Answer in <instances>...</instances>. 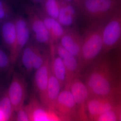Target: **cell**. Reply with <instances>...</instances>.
Here are the masks:
<instances>
[{
  "instance_id": "obj_1",
  "label": "cell",
  "mask_w": 121,
  "mask_h": 121,
  "mask_svg": "<svg viewBox=\"0 0 121 121\" xmlns=\"http://www.w3.org/2000/svg\"><path fill=\"white\" fill-rule=\"evenodd\" d=\"M108 53L101 55L88 67L84 83L90 97L121 95L120 58L113 59Z\"/></svg>"
},
{
  "instance_id": "obj_2",
  "label": "cell",
  "mask_w": 121,
  "mask_h": 121,
  "mask_svg": "<svg viewBox=\"0 0 121 121\" xmlns=\"http://www.w3.org/2000/svg\"><path fill=\"white\" fill-rule=\"evenodd\" d=\"M106 21L88 22L84 29L82 35V46L79 61L81 71L89 67L102 55L103 29Z\"/></svg>"
},
{
  "instance_id": "obj_3",
  "label": "cell",
  "mask_w": 121,
  "mask_h": 121,
  "mask_svg": "<svg viewBox=\"0 0 121 121\" xmlns=\"http://www.w3.org/2000/svg\"><path fill=\"white\" fill-rule=\"evenodd\" d=\"M77 8L87 22L106 21L121 8V0H80Z\"/></svg>"
},
{
  "instance_id": "obj_4",
  "label": "cell",
  "mask_w": 121,
  "mask_h": 121,
  "mask_svg": "<svg viewBox=\"0 0 121 121\" xmlns=\"http://www.w3.org/2000/svg\"><path fill=\"white\" fill-rule=\"evenodd\" d=\"M20 6L29 25L31 38L37 43L49 46L52 43L50 34L36 11L34 4L23 1Z\"/></svg>"
},
{
  "instance_id": "obj_5",
  "label": "cell",
  "mask_w": 121,
  "mask_h": 121,
  "mask_svg": "<svg viewBox=\"0 0 121 121\" xmlns=\"http://www.w3.org/2000/svg\"><path fill=\"white\" fill-rule=\"evenodd\" d=\"M103 54L119 47L121 40V9H118L104 24L102 32Z\"/></svg>"
},
{
  "instance_id": "obj_6",
  "label": "cell",
  "mask_w": 121,
  "mask_h": 121,
  "mask_svg": "<svg viewBox=\"0 0 121 121\" xmlns=\"http://www.w3.org/2000/svg\"><path fill=\"white\" fill-rule=\"evenodd\" d=\"M24 107L29 121H60L65 119L55 111L44 106L35 94H31L28 104L24 105Z\"/></svg>"
},
{
  "instance_id": "obj_7",
  "label": "cell",
  "mask_w": 121,
  "mask_h": 121,
  "mask_svg": "<svg viewBox=\"0 0 121 121\" xmlns=\"http://www.w3.org/2000/svg\"><path fill=\"white\" fill-rule=\"evenodd\" d=\"M15 21L16 29V43L15 51L11 58L12 66L18 60L22 50L31 39L30 27L25 16L21 13H16Z\"/></svg>"
},
{
  "instance_id": "obj_8",
  "label": "cell",
  "mask_w": 121,
  "mask_h": 121,
  "mask_svg": "<svg viewBox=\"0 0 121 121\" xmlns=\"http://www.w3.org/2000/svg\"><path fill=\"white\" fill-rule=\"evenodd\" d=\"M64 87L56 99L55 111L66 120L79 119L77 105L70 89Z\"/></svg>"
},
{
  "instance_id": "obj_9",
  "label": "cell",
  "mask_w": 121,
  "mask_h": 121,
  "mask_svg": "<svg viewBox=\"0 0 121 121\" xmlns=\"http://www.w3.org/2000/svg\"><path fill=\"white\" fill-rule=\"evenodd\" d=\"M69 88L77 105L79 119L82 121L88 120L86 112L90 95L86 86L78 76L72 80Z\"/></svg>"
},
{
  "instance_id": "obj_10",
  "label": "cell",
  "mask_w": 121,
  "mask_h": 121,
  "mask_svg": "<svg viewBox=\"0 0 121 121\" xmlns=\"http://www.w3.org/2000/svg\"><path fill=\"white\" fill-rule=\"evenodd\" d=\"M26 87L24 76L17 72H14L7 91L15 112L24 106L26 96Z\"/></svg>"
},
{
  "instance_id": "obj_11",
  "label": "cell",
  "mask_w": 121,
  "mask_h": 121,
  "mask_svg": "<svg viewBox=\"0 0 121 121\" xmlns=\"http://www.w3.org/2000/svg\"><path fill=\"white\" fill-rule=\"evenodd\" d=\"M120 96L89 97L86 105L88 119L93 121L95 117L121 103Z\"/></svg>"
},
{
  "instance_id": "obj_12",
  "label": "cell",
  "mask_w": 121,
  "mask_h": 121,
  "mask_svg": "<svg viewBox=\"0 0 121 121\" xmlns=\"http://www.w3.org/2000/svg\"><path fill=\"white\" fill-rule=\"evenodd\" d=\"M51 70V56L50 52L44 62L35 71L34 77V86L39 99L45 106L46 94Z\"/></svg>"
},
{
  "instance_id": "obj_13",
  "label": "cell",
  "mask_w": 121,
  "mask_h": 121,
  "mask_svg": "<svg viewBox=\"0 0 121 121\" xmlns=\"http://www.w3.org/2000/svg\"><path fill=\"white\" fill-rule=\"evenodd\" d=\"M54 44L56 52L62 60L66 70V79L64 87L69 88L73 79L79 76L81 70L78 61L75 56L63 47L59 41Z\"/></svg>"
},
{
  "instance_id": "obj_14",
  "label": "cell",
  "mask_w": 121,
  "mask_h": 121,
  "mask_svg": "<svg viewBox=\"0 0 121 121\" xmlns=\"http://www.w3.org/2000/svg\"><path fill=\"white\" fill-rule=\"evenodd\" d=\"M82 42V35L74 27L65 29L64 34L59 41L63 47L75 56L78 62Z\"/></svg>"
},
{
  "instance_id": "obj_15",
  "label": "cell",
  "mask_w": 121,
  "mask_h": 121,
  "mask_svg": "<svg viewBox=\"0 0 121 121\" xmlns=\"http://www.w3.org/2000/svg\"><path fill=\"white\" fill-rule=\"evenodd\" d=\"M0 37L2 46L9 52L11 59L15 51L16 43L15 17L1 24Z\"/></svg>"
},
{
  "instance_id": "obj_16",
  "label": "cell",
  "mask_w": 121,
  "mask_h": 121,
  "mask_svg": "<svg viewBox=\"0 0 121 121\" xmlns=\"http://www.w3.org/2000/svg\"><path fill=\"white\" fill-rule=\"evenodd\" d=\"M35 9L43 20L44 26L49 33L51 39L54 44L59 42L65 33V29L57 20L46 15L39 5H35Z\"/></svg>"
},
{
  "instance_id": "obj_17",
  "label": "cell",
  "mask_w": 121,
  "mask_h": 121,
  "mask_svg": "<svg viewBox=\"0 0 121 121\" xmlns=\"http://www.w3.org/2000/svg\"><path fill=\"white\" fill-rule=\"evenodd\" d=\"M51 56V69L52 73L58 80L61 88L65 86L66 79L67 71L65 65L55 50V44L49 45Z\"/></svg>"
},
{
  "instance_id": "obj_18",
  "label": "cell",
  "mask_w": 121,
  "mask_h": 121,
  "mask_svg": "<svg viewBox=\"0 0 121 121\" xmlns=\"http://www.w3.org/2000/svg\"><path fill=\"white\" fill-rule=\"evenodd\" d=\"M78 9L74 5L61 0V5L57 20L66 28L74 25L78 14Z\"/></svg>"
},
{
  "instance_id": "obj_19",
  "label": "cell",
  "mask_w": 121,
  "mask_h": 121,
  "mask_svg": "<svg viewBox=\"0 0 121 121\" xmlns=\"http://www.w3.org/2000/svg\"><path fill=\"white\" fill-rule=\"evenodd\" d=\"M61 89L59 82L51 69L46 94L45 107L55 111V104Z\"/></svg>"
},
{
  "instance_id": "obj_20",
  "label": "cell",
  "mask_w": 121,
  "mask_h": 121,
  "mask_svg": "<svg viewBox=\"0 0 121 121\" xmlns=\"http://www.w3.org/2000/svg\"><path fill=\"white\" fill-rule=\"evenodd\" d=\"M36 42L31 39L24 47L20 54L21 66L25 74H29L33 71V58Z\"/></svg>"
},
{
  "instance_id": "obj_21",
  "label": "cell",
  "mask_w": 121,
  "mask_h": 121,
  "mask_svg": "<svg viewBox=\"0 0 121 121\" xmlns=\"http://www.w3.org/2000/svg\"><path fill=\"white\" fill-rule=\"evenodd\" d=\"M61 0H44L39 6L46 15L57 20Z\"/></svg>"
},
{
  "instance_id": "obj_22",
  "label": "cell",
  "mask_w": 121,
  "mask_h": 121,
  "mask_svg": "<svg viewBox=\"0 0 121 121\" xmlns=\"http://www.w3.org/2000/svg\"><path fill=\"white\" fill-rule=\"evenodd\" d=\"M0 109L4 114L7 121L12 119L15 111L9 98L7 90H1L0 91Z\"/></svg>"
},
{
  "instance_id": "obj_23",
  "label": "cell",
  "mask_w": 121,
  "mask_h": 121,
  "mask_svg": "<svg viewBox=\"0 0 121 121\" xmlns=\"http://www.w3.org/2000/svg\"><path fill=\"white\" fill-rule=\"evenodd\" d=\"M121 104L119 103L110 109L95 117L93 119V121H121Z\"/></svg>"
},
{
  "instance_id": "obj_24",
  "label": "cell",
  "mask_w": 121,
  "mask_h": 121,
  "mask_svg": "<svg viewBox=\"0 0 121 121\" xmlns=\"http://www.w3.org/2000/svg\"><path fill=\"white\" fill-rule=\"evenodd\" d=\"M13 6L6 0H0V25L15 17Z\"/></svg>"
},
{
  "instance_id": "obj_25",
  "label": "cell",
  "mask_w": 121,
  "mask_h": 121,
  "mask_svg": "<svg viewBox=\"0 0 121 121\" xmlns=\"http://www.w3.org/2000/svg\"><path fill=\"white\" fill-rule=\"evenodd\" d=\"M12 66L9 54L0 47V74L9 71Z\"/></svg>"
},
{
  "instance_id": "obj_26",
  "label": "cell",
  "mask_w": 121,
  "mask_h": 121,
  "mask_svg": "<svg viewBox=\"0 0 121 121\" xmlns=\"http://www.w3.org/2000/svg\"><path fill=\"white\" fill-rule=\"evenodd\" d=\"M17 113L16 120L19 121H29V118L24 106L16 112Z\"/></svg>"
},
{
  "instance_id": "obj_27",
  "label": "cell",
  "mask_w": 121,
  "mask_h": 121,
  "mask_svg": "<svg viewBox=\"0 0 121 121\" xmlns=\"http://www.w3.org/2000/svg\"><path fill=\"white\" fill-rule=\"evenodd\" d=\"M13 6H17L20 5L23 1L22 0H6Z\"/></svg>"
},
{
  "instance_id": "obj_28",
  "label": "cell",
  "mask_w": 121,
  "mask_h": 121,
  "mask_svg": "<svg viewBox=\"0 0 121 121\" xmlns=\"http://www.w3.org/2000/svg\"><path fill=\"white\" fill-rule=\"evenodd\" d=\"M65 2H68L72 4V2H74V5H75L76 7H78L79 3L80 2V0H63Z\"/></svg>"
},
{
  "instance_id": "obj_29",
  "label": "cell",
  "mask_w": 121,
  "mask_h": 121,
  "mask_svg": "<svg viewBox=\"0 0 121 121\" xmlns=\"http://www.w3.org/2000/svg\"><path fill=\"white\" fill-rule=\"evenodd\" d=\"M32 4L35 5H39L44 0H29Z\"/></svg>"
},
{
  "instance_id": "obj_30",
  "label": "cell",
  "mask_w": 121,
  "mask_h": 121,
  "mask_svg": "<svg viewBox=\"0 0 121 121\" xmlns=\"http://www.w3.org/2000/svg\"><path fill=\"white\" fill-rule=\"evenodd\" d=\"M0 121H7L4 114L0 109Z\"/></svg>"
},
{
  "instance_id": "obj_31",
  "label": "cell",
  "mask_w": 121,
  "mask_h": 121,
  "mask_svg": "<svg viewBox=\"0 0 121 121\" xmlns=\"http://www.w3.org/2000/svg\"><path fill=\"white\" fill-rule=\"evenodd\" d=\"M2 90V89H1V88L0 86V91L1 90Z\"/></svg>"
},
{
  "instance_id": "obj_32",
  "label": "cell",
  "mask_w": 121,
  "mask_h": 121,
  "mask_svg": "<svg viewBox=\"0 0 121 121\" xmlns=\"http://www.w3.org/2000/svg\"></svg>"
}]
</instances>
